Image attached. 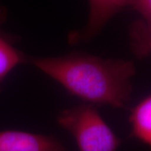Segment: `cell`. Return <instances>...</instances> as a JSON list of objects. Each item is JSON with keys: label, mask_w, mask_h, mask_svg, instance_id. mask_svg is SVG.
<instances>
[{"label": "cell", "mask_w": 151, "mask_h": 151, "mask_svg": "<svg viewBox=\"0 0 151 151\" xmlns=\"http://www.w3.org/2000/svg\"><path fill=\"white\" fill-rule=\"evenodd\" d=\"M28 62L85 103L124 108L131 100L136 71L131 60L75 51L55 57L29 56Z\"/></svg>", "instance_id": "obj_1"}, {"label": "cell", "mask_w": 151, "mask_h": 151, "mask_svg": "<svg viewBox=\"0 0 151 151\" xmlns=\"http://www.w3.org/2000/svg\"><path fill=\"white\" fill-rule=\"evenodd\" d=\"M57 121L74 138L79 151H117L121 145V139L91 104L64 109Z\"/></svg>", "instance_id": "obj_2"}, {"label": "cell", "mask_w": 151, "mask_h": 151, "mask_svg": "<svg viewBox=\"0 0 151 151\" xmlns=\"http://www.w3.org/2000/svg\"><path fill=\"white\" fill-rule=\"evenodd\" d=\"M89 13L83 29L69 35L71 44L87 42L101 32L115 14L129 7V0H88Z\"/></svg>", "instance_id": "obj_3"}, {"label": "cell", "mask_w": 151, "mask_h": 151, "mask_svg": "<svg viewBox=\"0 0 151 151\" xmlns=\"http://www.w3.org/2000/svg\"><path fill=\"white\" fill-rule=\"evenodd\" d=\"M0 151H65L54 136L19 130L0 131Z\"/></svg>", "instance_id": "obj_4"}, {"label": "cell", "mask_w": 151, "mask_h": 151, "mask_svg": "<svg viewBox=\"0 0 151 151\" xmlns=\"http://www.w3.org/2000/svg\"><path fill=\"white\" fill-rule=\"evenodd\" d=\"M4 20L5 12L0 9V86L12 70L29 60V56L15 46V38L1 29Z\"/></svg>", "instance_id": "obj_5"}, {"label": "cell", "mask_w": 151, "mask_h": 151, "mask_svg": "<svg viewBox=\"0 0 151 151\" xmlns=\"http://www.w3.org/2000/svg\"><path fill=\"white\" fill-rule=\"evenodd\" d=\"M129 121L131 126L130 137L151 150V93L131 109Z\"/></svg>", "instance_id": "obj_6"}, {"label": "cell", "mask_w": 151, "mask_h": 151, "mask_svg": "<svg viewBox=\"0 0 151 151\" xmlns=\"http://www.w3.org/2000/svg\"><path fill=\"white\" fill-rule=\"evenodd\" d=\"M130 46L132 51L139 58L151 54V24L141 19L134 21L129 28Z\"/></svg>", "instance_id": "obj_7"}, {"label": "cell", "mask_w": 151, "mask_h": 151, "mask_svg": "<svg viewBox=\"0 0 151 151\" xmlns=\"http://www.w3.org/2000/svg\"><path fill=\"white\" fill-rule=\"evenodd\" d=\"M129 8L140 14L142 21L151 24V0H129Z\"/></svg>", "instance_id": "obj_8"}]
</instances>
